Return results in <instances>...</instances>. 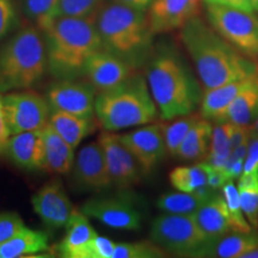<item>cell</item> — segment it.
Returning a JSON list of instances; mask_svg holds the SVG:
<instances>
[{"label": "cell", "mask_w": 258, "mask_h": 258, "mask_svg": "<svg viewBox=\"0 0 258 258\" xmlns=\"http://www.w3.org/2000/svg\"><path fill=\"white\" fill-rule=\"evenodd\" d=\"M180 38L206 90L258 74L252 59L235 49L199 16L180 29Z\"/></svg>", "instance_id": "1"}, {"label": "cell", "mask_w": 258, "mask_h": 258, "mask_svg": "<svg viewBox=\"0 0 258 258\" xmlns=\"http://www.w3.org/2000/svg\"><path fill=\"white\" fill-rule=\"evenodd\" d=\"M146 76L161 120L192 114L201 105V86L184 61L170 48L154 54L148 62Z\"/></svg>", "instance_id": "2"}, {"label": "cell", "mask_w": 258, "mask_h": 258, "mask_svg": "<svg viewBox=\"0 0 258 258\" xmlns=\"http://www.w3.org/2000/svg\"><path fill=\"white\" fill-rule=\"evenodd\" d=\"M96 16H60L46 32L48 71L55 79L84 76L90 57L104 49L96 25Z\"/></svg>", "instance_id": "3"}, {"label": "cell", "mask_w": 258, "mask_h": 258, "mask_svg": "<svg viewBox=\"0 0 258 258\" xmlns=\"http://www.w3.org/2000/svg\"><path fill=\"white\" fill-rule=\"evenodd\" d=\"M96 25L105 50L133 69L146 61L153 32L145 11L112 2L98 10Z\"/></svg>", "instance_id": "4"}, {"label": "cell", "mask_w": 258, "mask_h": 258, "mask_svg": "<svg viewBox=\"0 0 258 258\" xmlns=\"http://www.w3.org/2000/svg\"><path fill=\"white\" fill-rule=\"evenodd\" d=\"M158 112L148 83L138 74L96 97V117L109 132L148 124L156 120Z\"/></svg>", "instance_id": "5"}, {"label": "cell", "mask_w": 258, "mask_h": 258, "mask_svg": "<svg viewBox=\"0 0 258 258\" xmlns=\"http://www.w3.org/2000/svg\"><path fill=\"white\" fill-rule=\"evenodd\" d=\"M47 71L46 43L36 28H22L0 46V93L30 89Z\"/></svg>", "instance_id": "6"}, {"label": "cell", "mask_w": 258, "mask_h": 258, "mask_svg": "<svg viewBox=\"0 0 258 258\" xmlns=\"http://www.w3.org/2000/svg\"><path fill=\"white\" fill-rule=\"evenodd\" d=\"M151 239L161 249L179 256L196 257L209 243L192 214L160 215L151 227Z\"/></svg>", "instance_id": "7"}, {"label": "cell", "mask_w": 258, "mask_h": 258, "mask_svg": "<svg viewBox=\"0 0 258 258\" xmlns=\"http://www.w3.org/2000/svg\"><path fill=\"white\" fill-rule=\"evenodd\" d=\"M206 5L211 27L245 56L257 59L258 16L253 11L221 5Z\"/></svg>", "instance_id": "8"}, {"label": "cell", "mask_w": 258, "mask_h": 258, "mask_svg": "<svg viewBox=\"0 0 258 258\" xmlns=\"http://www.w3.org/2000/svg\"><path fill=\"white\" fill-rule=\"evenodd\" d=\"M10 134L40 131L49 122L50 106L47 98L34 91H12L2 96Z\"/></svg>", "instance_id": "9"}, {"label": "cell", "mask_w": 258, "mask_h": 258, "mask_svg": "<svg viewBox=\"0 0 258 258\" xmlns=\"http://www.w3.org/2000/svg\"><path fill=\"white\" fill-rule=\"evenodd\" d=\"M82 212L105 226L116 230L137 231L143 224V213L129 194L90 199L83 205Z\"/></svg>", "instance_id": "10"}, {"label": "cell", "mask_w": 258, "mask_h": 258, "mask_svg": "<svg viewBox=\"0 0 258 258\" xmlns=\"http://www.w3.org/2000/svg\"><path fill=\"white\" fill-rule=\"evenodd\" d=\"M96 88L89 80L59 79L47 91V101L51 111L69 112L72 115L93 118L95 116Z\"/></svg>", "instance_id": "11"}, {"label": "cell", "mask_w": 258, "mask_h": 258, "mask_svg": "<svg viewBox=\"0 0 258 258\" xmlns=\"http://www.w3.org/2000/svg\"><path fill=\"white\" fill-rule=\"evenodd\" d=\"M97 141L104 150L106 166L112 185L123 190L140 182L144 171L134 154L121 141L120 135L105 131L99 135Z\"/></svg>", "instance_id": "12"}, {"label": "cell", "mask_w": 258, "mask_h": 258, "mask_svg": "<svg viewBox=\"0 0 258 258\" xmlns=\"http://www.w3.org/2000/svg\"><path fill=\"white\" fill-rule=\"evenodd\" d=\"M120 139L137 158L144 173H150L167 151L165 125L160 123L140 125L135 131L120 135Z\"/></svg>", "instance_id": "13"}, {"label": "cell", "mask_w": 258, "mask_h": 258, "mask_svg": "<svg viewBox=\"0 0 258 258\" xmlns=\"http://www.w3.org/2000/svg\"><path fill=\"white\" fill-rule=\"evenodd\" d=\"M31 205L41 220L51 228L66 227L76 211L59 179L42 186L31 198Z\"/></svg>", "instance_id": "14"}, {"label": "cell", "mask_w": 258, "mask_h": 258, "mask_svg": "<svg viewBox=\"0 0 258 258\" xmlns=\"http://www.w3.org/2000/svg\"><path fill=\"white\" fill-rule=\"evenodd\" d=\"M201 0H153L148 22L153 34L182 29L190 19L198 17Z\"/></svg>", "instance_id": "15"}, {"label": "cell", "mask_w": 258, "mask_h": 258, "mask_svg": "<svg viewBox=\"0 0 258 258\" xmlns=\"http://www.w3.org/2000/svg\"><path fill=\"white\" fill-rule=\"evenodd\" d=\"M73 173L74 178L83 188L103 190L112 185L104 150L98 141L80 148L74 159Z\"/></svg>", "instance_id": "16"}, {"label": "cell", "mask_w": 258, "mask_h": 258, "mask_svg": "<svg viewBox=\"0 0 258 258\" xmlns=\"http://www.w3.org/2000/svg\"><path fill=\"white\" fill-rule=\"evenodd\" d=\"M134 69L110 51L101 49L90 57L84 76L98 92L108 91L123 83Z\"/></svg>", "instance_id": "17"}, {"label": "cell", "mask_w": 258, "mask_h": 258, "mask_svg": "<svg viewBox=\"0 0 258 258\" xmlns=\"http://www.w3.org/2000/svg\"><path fill=\"white\" fill-rule=\"evenodd\" d=\"M6 154L16 165L25 170H44L46 154L42 129L11 135Z\"/></svg>", "instance_id": "18"}, {"label": "cell", "mask_w": 258, "mask_h": 258, "mask_svg": "<svg viewBox=\"0 0 258 258\" xmlns=\"http://www.w3.org/2000/svg\"><path fill=\"white\" fill-rule=\"evenodd\" d=\"M66 235L59 244L60 254L64 258H88L89 250L97 232L83 212L74 211L66 227Z\"/></svg>", "instance_id": "19"}, {"label": "cell", "mask_w": 258, "mask_h": 258, "mask_svg": "<svg viewBox=\"0 0 258 258\" xmlns=\"http://www.w3.org/2000/svg\"><path fill=\"white\" fill-rule=\"evenodd\" d=\"M192 215L209 241L220 239L232 230L227 203L221 196H213Z\"/></svg>", "instance_id": "20"}, {"label": "cell", "mask_w": 258, "mask_h": 258, "mask_svg": "<svg viewBox=\"0 0 258 258\" xmlns=\"http://www.w3.org/2000/svg\"><path fill=\"white\" fill-rule=\"evenodd\" d=\"M250 78L237 80V82L227 83L217 86V88L206 90V92L203 93L201 105H200L201 106L200 114L202 117L211 122H215L217 124L224 123L228 106L231 105L235 96L244 89Z\"/></svg>", "instance_id": "21"}, {"label": "cell", "mask_w": 258, "mask_h": 258, "mask_svg": "<svg viewBox=\"0 0 258 258\" xmlns=\"http://www.w3.org/2000/svg\"><path fill=\"white\" fill-rule=\"evenodd\" d=\"M258 246V233L252 230L247 233L234 232L233 234L224 235L220 239L209 241L199 251L196 257H220V258H243L251 250Z\"/></svg>", "instance_id": "22"}, {"label": "cell", "mask_w": 258, "mask_h": 258, "mask_svg": "<svg viewBox=\"0 0 258 258\" xmlns=\"http://www.w3.org/2000/svg\"><path fill=\"white\" fill-rule=\"evenodd\" d=\"M42 137L44 143L46 163L44 170L50 173L70 172L74 164V148L60 137L59 133L51 127L49 122L42 128Z\"/></svg>", "instance_id": "23"}, {"label": "cell", "mask_w": 258, "mask_h": 258, "mask_svg": "<svg viewBox=\"0 0 258 258\" xmlns=\"http://www.w3.org/2000/svg\"><path fill=\"white\" fill-rule=\"evenodd\" d=\"M258 117V74L251 77L226 111L224 123L250 125Z\"/></svg>", "instance_id": "24"}, {"label": "cell", "mask_w": 258, "mask_h": 258, "mask_svg": "<svg viewBox=\"0 0 258 258\" xmlns=\"http://www.w3.org/2000/svg\"><path fill=\"white\" fill-rule=\"evenodd\" d=\"M48 235L42 231L31 230L25 226L21 232L5 243L0 244V258H19L47 251Z\"/></svg>", "instance_id": "25"}, {"label": "cell", "mask_w": 258, "mask_h": 258, "mask_svg": "<svg viewBox=\"0 0 258 258\" xmlns=\"http://www.w3.org/2000/svg\"><path fill=\"white\" fill-rule=\"evenodd\" d=\"M49 123L74 150L79 146L83 139H85L95 131L93 118L62 111H50Z\"/></svg>", "instance_id": "26"}, {"label": "cell", "mask_w": 258, "mask_h": 258, "mask_svg": "<svg viewBox=\"0 0 258 258\" xmlns=\"http://www.w3.org/2000/svg\"><path fill=\"white\" fill-rule=\"evenodd\" d=\"M211 186H203L194 192H170L160 196L157 201L158 208L170 214H194L213 198Z\"/></svg>", "instance_id": "27"}, {"label": "cell", "mask_w": 258, "mask_h": 258, "mask_svg": "<svg viewBox=\"0 0 258 258\" xmlns=\"http://www.w3.org/2000/svg\"><path fill=\"white\" fill-rule=\"evenodd\" d=\"M212 135V122L201 117L189 131L176 156L183 160H196L206 157L211 150Z\"/></svg>", "instance_id": "28"}, {"label": "cell", "mask_w": 258, "mask_h": 258, "mask_svg": "<svg viewBox=\"0 0 258 258\" xmlns=\"http://www.w3.org/2000/svg\"><path fill=\"white\" fill-rule=\"evenodd\" d=\"M169 178L173 188L178 191L194 192L208 185L207 164L201 163L192 166H178L171 171Z\"/></svg>", "instance_id": "29"}, {"label": "cell", "mask_w": 258, "mask_h": 258, "mask_svg": "<svg viewBox=\"0 0 258 258\" xmlns=\"http://www.w3.org/2000/svg\"><path fill=\"white\" fill-rule=\"evenodd\" d=\"M240 205L247 221L254 230L258 227V171L241 173L238 179Z\"/></svg>", "instance_id": "30"}, {"label": "cell", "mask_w": 258, "mask_h": 258, "mask_svg": "<svg viewBox=\"0 0 258 258\" xmlns=\"http://www.w3.org/2000/svg\"><path fill=\"white\" fill-rule=\"evenodd\" d=\"M60 0H23L25 14L44 34L59 17Z\"/></svg>", "instance_id": "31"}, {"label": "cell", "mask_w": 258, "mask_h": 258, "mask_svg": "<svg viewBox=\"0 0 258 258\" xmlns=\"http://www.w3.org/2000/svg\"><path fill=\"white\" fill-rule=\"evenodd\" d=\"M231 152L232 147L228 140L226 125L225 123H218L213 128L211 150L207 154V163L215 169L224 171Z\"/></svg>", "instance_id": "32"}, {"label": "cell", "mask_w": 258, "mask_h": 258, "mask_svg": "<svg viewBox=\"0 0 258 258\" xmlns=\"http://www.w3.org/2000/svg\"><path fill=\"white\" fill-rule=\"evenodd\" d=\"M222 195H224L225 201L227 203L228 212H230L232 231L244 232V233L252 231L253 227L247 221L243 212V208H241L239 191L235 188L234 183L232 180L226 182L225 185L222 186Z\"/></svg>", "instance_id": "33"}, {"label": "cell", "mask_w": 258, "mask_h": 258, "mask_svg": "<svg viewBox=\"0 0 258 258\" xmlns=\"http://www.w3.org/2000/svg\"><path fill=\"white\" fill-rule=\"evenodd\" d=\"M201 117H202L201 114L192 112V114L178 117V120H176L171 124L166 125L165 143H166L167 152L172 154V156H176L177 151H178V148L180 145H182L183 140H184L186 135H188L189 131Z\"/></svg>", "instance_id": "34"}, {"label": "cell", "mask_w": 258, "mask_h": 258, "mask_svg": "<svg viewBox=\"0 0 258 258\" xmlns=\"http://www.w3.org/2000/svg\"><path fill=\"white\" fill-rule=\"evenodd\" d=\"M163 250L156 243L138 241V243H117L112 258H158L164 257Z\"/></svg>", "instance_id": "35"}, {"label": "cell", "mask_w": 258, "mask_h": 258, "mask_svg": "<svg viewBox=\"0 0 258 258\" xmlns=\"http://www.w3.org/2000/svg\"><path fill=\"white\" fill-rule=\"evenodd\" d=\"M103 0H60L59 17H88L96 15L101 9Z\"/></svg>", "instance_id": "36"}, {"label": "cell", "mask_w": 258, "mask_h": 258, "mask_svg": "<svg viewBox=\"0 0 258 258\" xmlns=\"http://www.w3.org/2000/svg\"><path fill=\"white\" fill-rule=\"evenodd\" d=\"M25 227L24 221L15 212L0 213V244L5 243Z\"/></svg>", "instance_id": "37"}, {"label": "cell", "mask_w": 258, "mask_h": 258, "mask_svg": "<svg viewBox=\"0 0 258 258\" xmlns=\"http://www.w3.org/2000/svg\"><path fill=\"white\" fill-rule=\"evenodd\" d=\"M17 23V14L12 0H0V41Z\"/></svg>", "instance_id": "38"}, {"label": "cell", "mask_w": 258, "mask_h": 258, "mask_svg": "<svg viewBox=\"0 0 258 258\" xmlns=\"http://www.w3.org/2000/svg\"><path fill=\"white\" fill-rule=\"evenodd\" d=\"M116 243L105 237L97 235L91 243L88 258H112Z\"/></svg>", "instance_id": "39"}, {"label": "cell", "mask_w": 258, "mask_h": 258, "mask_svg": "<svg viewBox=\"0 0 258 258\" xmlns=\"http://www.w3.org/2000/svg\"><path fill=\"white\" fill-rule=\"evenodd\" d=\"M225 125L232 150L241 144L246 143V141H249L251 139V132L249 125H239L230 123V122L225 123Z\"/></svg>", "instance_id": "40"}, {"label": "cell", "mask_w": 258, "mask_h": 258, "mask_svg": "<svg viewBox=\"0 0 258 258\" xmlns=\"http://www.w3.org/2000/svg\"><path fill=\"white\" fill-rule=\"evenodd\" d=\"M258 171V138L251 137L249 151L244 161L243 173H251Z\"/></svg>", "instance_id": "41"}, {"label": "cell", "mask_w": 258, "mask_h": 258, "mask_svg": "<svg viewBox=\"0 0 258 258\" xmlns=\"http://www.w3.org/2000/svg\"><path fill=\"white\" fill-rule=\"evenodd\" d=\"M10 137H11V134H10L8 124H6L4 108H3L2 96H0V156L6 153Z\"/></svg>", "instance_id": "42"}, {"label": "cell", "mask_w": 258, "mask_h": 258, "mask_svg": "<svg viewBox=\"0 0 258 258\" xmlns=\"http://www.w3.org/2000/svg\"><path fill=\"white\" fill-rule=\"evenodd\" d=\"M206 4H213V5H221V6H228V8H234L244 10V11H254L252 5H251L250 0H203Z\"/></svg>", "instance_id": "43"}, {"label": "cell", "mask_w": 258, "mask_h": 258, "mask_svg": "<svg viewBox=\"0 0 258 258\" xmlns=\"http://www.w3.org/2000/svg\"><path fill=\"white\" fill-rule=\"evenodd\" d=\"M114 2L131 6V8L141 10V11H146V10L150 8L151 3H152L153 0H114Z\"/></svg>", "instance_id": "44"}, {"label": "cell", "mask_w": 258, "mask_h": 258, "mask_svg": "<svg viewBox=\"0 0 258 258\" xmlns=\"http://www.w3.org/2000/svg\"><path fill=\"white\" fill-rule=\"evenodd\" d=\"M249 127H250V132H251V137L258 138V117L249 125Z\"/></svg>", "instance_id": "45"}, {"label": "cell", "mask_w": 258, "mask_h": 258, "mask_svg": "<svg viewBox=\"0 0 258 258\" xmlns=\"http://www.w3.org/2000/svg\"><path fill=\"white\" fill-rule=\"evenodd\" d=\"M243 258H258V246L256 249L251 250L250 252H247Z\"/></svg>", "instance_id": "46"}, {"label": "cell", "mask_w": 258, "mask_h": 258, "mask_svg": "<svg viewBox=\"0 0 258 258\" xmlns=\"http://www.w3.org/2000/svg\"><path fill=\"white\" fill-rule=\"evenodd\" d=\"M250 3H251V5H252L254 11L258 12V0H250Z\"/></svg>", "instance_id": "47"}, {"label": "cell", "mask_w": 258, "mask_h": 258, "mask_svg": "<svg viewBox=\"0 0 258 258\" xmlns=\"http://www.w3.org/2000/svg\"><path fill=\"white\" fill-rule=\"evenodd\" d=\"M257 67H258V64H257Z\"/></svg>", "instance_id": "48"}]
</instances>
